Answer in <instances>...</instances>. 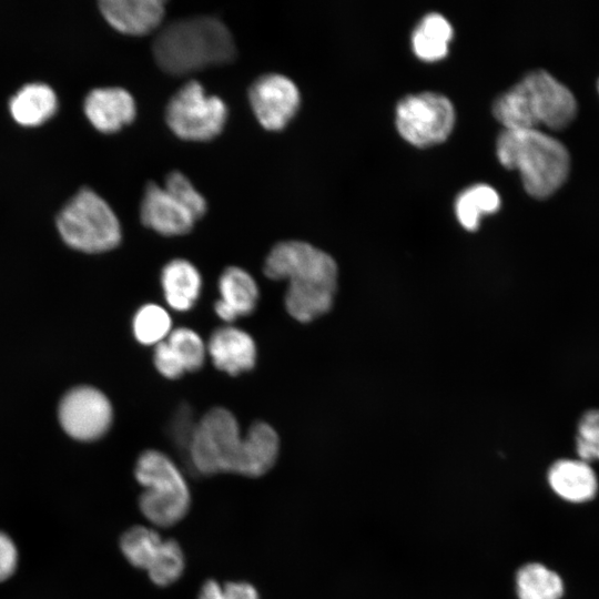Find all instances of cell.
I'll return each mask as SVG.
<instances>
[{
  "label": "cell",
  "mask_w": 599,
  "mask_h": 599,
  "mask_svg": "<svg viewBox=\"0 0 599 599\" xmlns=\"http://www.w3.org/2000/svg\"><path fill=\"white\" fill-rule=\"evenodd\" d=\"M496 153L505 167L519 172L526 192L538 200L554 195L570 173L568 149L539 129H504Z\"/></svg>",
  "instance_id": "cell-5"
},
{
  "label": "cell",
  "mask_w": 599,
  "mask_h": 599,
  "mask_svg": "<svg viewBox=\"0 0 599 599\" xmlns=\"http://www.w3.org/2000/svg\"><path fill=\"white\" fill-rule=\"evenodd\" d=\"M153 362L158 372L165 378L176 379L186 373L182 363L165 339L155 345Z\"/></svg>",
  "instance_id": "cell-29"
},
{
  "label": "cell",
  "mask_w": 599,
  "mask_h": 599,
  "mask_svg": "<svg viewBox=\"0 0 599 599\" xmlns=\"http://www.w3.org/2000/svg\"><path fill=\"white\" fill-rule=\"evenodd\" d=\"M142 223L165 236L189 233L196 220L163 186L146 185L140 206Z\"/></svg>",
  "instance_id": "cell-13"
},
{
  "label": "cell",
  "mask_w": 599,
  "mask_h": 599,
  "mask_svg": "<svg viewBox=\"0 0 599 599\" xmlns=\"http://www.w3.org/2000/svg\"><path fill=\"white\" fill-rule=\"evenodd\" d=\"M152 51L158 65L174 75L231 62L236 53L226 26L206 16L171 22L155 37Z\"/></svg>",
  "instance_id": "cell-3"
},
{
  "label": "cell",
  "mask_w": 599,
  "mask_h": 599,
  "mask_svg": "<svg viewBox=\"0 0 599 599\" xmlns=\"http://www.w3.org/2000/svg\"><path fill=\"white\" fill-rule=\"evenodd\" d=\"M206 352L214 366L231 376L250 372L256 364L257 349L253 337L231 325L219 327L211 334Z\"/></svg>",
  "instance_id": "cell-14"
},
{
  "label": "cell",
  "mask_w": 599,
  "mask_h": 599,
  "mask_svg": "<svg viewBox=\"0 0 599 599\" xmlns=\"http://www.w3.org/2000/svg\"><path fill=\"white\" fill-rule=\"evenodd\" d=\"M57 109L54 91L44 83L23 85L10 100V112L22 125H38Z\"/></svg>",
  "instance_id": "cell-20"
},
{
  "label": "cell",
  "mask_w": 599,
  "mask_h": 599,
  "mask_svg": "<svg viewBox=\"0 0 599 599\" xmlns=\"http://www.w3.org/2000/svg\"><path fill=\"white\" fill-rule=\"evenodd\" d=\"M185 372L199 370L205 361L206 345L201 336L189 327H177L171 331L165 338Z\"/></svg>",
  "instance_id": "cell-25"
},
{
  "label": "cell",
  "mask_w": 599,
  "mask_h": 599,
  "mask_svg": "<svg viewBox=\"0 0 599 599\" xmlns=\"http://www.w3.org/2000/svg\"><path fill=\"white\" fill-rule=\"evenodd\" d=\"M577 457L591 464L599 461V408L586 410L577 423Z\"/></svg>",
  "instance_id": "cell-26"
},
{
  "label": "cell",
  "mask_w": 599,
  "mask_h": 599,
  "mask_svg": "<svg viewBox=\"0 0 599 599\" xmlns=\"http://www.w3.org/2000/svg\"><path fill=\"white\" fill-rule=\"evenodd\" d=\"M264 275L287 280L285 307L301 323H308L327 313L337 287V265L332 256L309 243L284 241L267 254Z\"/></svg>",
  "instance_id": "cell-2"
},
{
  "label": "cell",
  "mask_w": 599,
  "mask_h": 599,
  "mask_svg": "<svg viewBox=\"0 0 599 599\" xmlns=\"http://www.w3.org/2000/svg\"><path fill=\"white\" fill-rule=\"evenodd\" d=\"M455 110L450 100L437 92H420L403 98L396 106L399 134L416 146L443 142L451 132Z\"/></svg>",
  "instance_id": "cell-10"
},
{
  "label": "cell",
  "mask_w": 599,
  "mask_h": 599,
  "mask_svg": "<svg viewBox=\"0 0 599 599\" xmlns=\"http://www.w3.org/2000/svg\"><path fill=\"white\" fill-rule=\"evenodd\" d=\"M132 329L140 344L155 346L171 333L172 319L165 308L154 303H148L134 314Z\"/></svg>",
  "instance_id": "cell-24"
},
{
  "label": "cell",
  "mask_w": 599,
  "mask_h": 599,
  "mask_svg": "<svg viewBox=\"0 0 599 599\" xmlns=\"http://www.w3.org/2000/svg\"><path fill=\"white\" fill-rule=\"evenodd\" d=\"M18 551L11 538L0 531V581L8 579L16 570Z\"/></svg>",
  "instance_id": "cell-30"
},
{
  "label": "cell",
  "mask_w": 599,
  "mask_h": 599,
  "mask_svg": "<svg viewBox=\"0 0 599 599\" xmlns=\"http://www.w3.org/2000/svg\"><path fill=\"white\" fill-rule=\"evenodd\" d=\"M220 298L214 304L216 315L226 323L250 315L258 302L254 277L238 266L226 267L219 278Z\"/></svg>",
  "instance_id": "cell-16"
},
{
  "label": "cell",
  "mask_w": 599,
  "mask_h": 599,
  "mask_svg": "<svg viewBox=\"0 0 599 599\" xmlns=\"http://www.w3.org/2000/svg\"><path fill=\"white\" fill-rule=\"evenodd\" d=\"M597 89H598V92H599V79H598V82H597Z\"/></svg>",
  "instance_id": "cell-31"
},
{
  "label": "cell",
  "mask_w": 599,
  "mask_h": 599,
  "mask_svg": "<svg viewBox=\"0 0 599 599\" xmlns=\"http://www.w3.org/2000/svg\"><path fill=\"white\" fill-rule=\"evenodd\" d=\"M578 104L568 87L546 70H534L501 93L493 104L505 129L564 130L577 116Z\"/></svg>",
  "instance_id": "cell-4"
},
{
  "label": "cell",
  "mask_w": 599,
  "mask_h": 599,
  "mask_svg": "<svg viewBox=\"0 0 599 599\" xmlns=\"http://www.w3.org/2000/svg\"><path fill=\"white\" fill-rule=\"evenodd\" d=\"M248 101L254 115L264 129L280 131L296 114L301 95L295 83L287 77L267 73L251 84Z\"/></svg>",
  "instance_id": "cell-12"
},
{
  "label": "cell",
  "mask_w": 599,
  "mask_h": 599,
  "mask_svg": "<svg viewBox=\"0 0 599 599\" xmlns=\"http://www.w3.org/2000/svg\"><path fill=\"white\" fill-rule=\"evenodd\" d=\"M112 405L108 397L91 386L71 389L59 406V420L72 438L91 441L102 437L111 426Z\"/></svg>",
  "instance_id": "cell-11"
},
{
  "label": "cell",
  "mask_w": 599,
  "mask_h": 599,
  "mask_svg": "<svg viewBox=\"0 0 599 599\" xmlns=\"http://www.w3.org/2000/svg\"><path fill=\"white\" fill-rule=\"evenodd\" d=\"M197 599H260L256 588L246 581L206 580L199 592Z\"/></svg>",
  "instance_id": "cell-28"
},
{
  "label": "cell",
  "mask_w": 599,
  "mask_h": 599,
  "mask_svg": "<svg viewBox=\"0 0 599 599\" xmlns=\"http://www.w3.org/2000/svg\"><path fill=\"white\" fill-rule=\"evenodd\" d=\"M187 449L201 475L222 473L261 477L275 465L280 437L265 422H255L242 435L236 417L224 407L210 409L193 427Z\"/></svg>",
  "instance_id": "cell-1"
},
{
  "label": "cell",
  "mask_w": 599,
  "mask_h": 599,
  "mask_svg": "<svg viewBox=\"0 0 599 599\" xmlns=\"http://www.w3.org/2000/svg\"><path fill=\"white\" fill-rule=\"evenodd\" d=\"M120 548L125 559L144 570L156 586H171L184 572L185 557L180 544L172 538H162L152 527L129 528L120 539Z\"/></svg>",
  "instance_id": "cell-9"
},
{
  "label": "cell",
  "mask_w": 599,
  "mask_h": 599,
  "mask_svg": "<svg viewBox=\"0 0 599 599\" xmlns=\"http://www.w3.org/2000/svg\"><path fill=\"white\" fill-rule=\"evenodd\" d=\"M500 206L498 192L488 184L478 183L465 189L455 201L459 223L467 230H476L483 214L494 213Z\"/></svg>",
  "instance_id": "cell-23"
},
{
  "label": "cell",
  "mask_w": 599,
  "mask_h": 599,
  "mask_svg": "<svg viewBox=\"0 0 599 599\" xmlns=\"http://www.w3.org/2000/svg\"><path fill=\"white\" fill-rule=\"evenodd\" d=\"M197 221L206 212V202L190 180L179 171L171 172L163 186Z\"/></svg>",
  "instance_id": "cell-27"
},
{
  "label": "cell",
  "mask_w": 599,
  "mask_h": 599,
  "mask_svg": "<svg viewBox=\"0 0 599 599\" xmlns=\"http://www.w3.org/2000/svg\"><path fill=\"white\" fill-rule=\"evenodd\" d=\"M227 109L219 97L210 95L196 81L183 84L170 99L165 120L171 131L187 141H207L223 130Z\"/></svg>",
  "instance_id": "cell-8"
},
{
  "label": "cell",
  "mask_w": 599,
  "mask_h": 599,
  "mask_svg": "<svg viewBox=\"0 0 599 599\" xmlns=\"http://www.w3.org/2000/svg\"><path fill=\"white\" fill-rule=\"evenodd\" d=\"M518 599H562L565 583L561 576L541 562H528L516 572Z\"/></svg>",
  "instance_id": "cell-21"
},
{
  "label": "cell",
  "mask_w": 599,
  "mask_h": 599,
  "mask_svg": "<svg viewBox=\"0 0 599 599\" xmlns=\"http://www.w3.org/2000/svg\"><path fill=\"white\" fill-rule=\"evenodd\" d=\"M99 6L113 28L132 35L150 33L164 16V2L161 0H102Z\"/></svg>",
  "instance_id": "cell-18"
},
{
  "label": "cell",
  "mask_w": 599,
  "mask_h": 599,
  "mask_svg": "<svg viewBox=\"0 0 599 599\" xmlns=\"http://www.w3.org/2000/svg\"><path fill=\"white\" fill-rule=\"evenodd\" d=\"M134 476L143 488L139 508L150 524L167 528L186 516L191 507L190 489L183 474L166 454L144 450L136 460Z\"/></svg>",
  "instance_id": "cell-6"
},
{
  "label": "cell",
  "mask_w": 599,
  "mask_h": 599,
  "mask_svg": "<svg viewBox=\"0 0 599 599\" xmlns=\"http://www.w3.org/2000/svg\"><path fill=\"white\" fill-rule=\"evenodd\" d=\"M451 38L453 27L449 21L437 12H430L423 17L413 31V50L422 60L436 61L447 54Z\"/></svg>",
  "instance_id": "cell-22"
},
{
  "label": "cell",
  "mask_w": 599,
  "mask_h": 599,
  "mask_svg": "<svg viewBox=\"0 0 599 599\" xmlns=\"http://www.w3.org/2000/svg\"><path fill=\"white\" fill-rule=\"evenodd\" d=\"M84 112L95 129L111 133L133 121L135 102L125 89L98 88L87 95Z\"/></svg>",
  "instance_id": "cell-17"
},
{
  "label": "cell",
  "mask_w": 599,
  "mask_h": 599,
  "mask_svg": "<svg viewBox=\"0 0 599 599\" xmlns=\"http://www.w3.org/2000/svg\"><path fill=\"white\" fill-rule=\"evenodd\" d=\"M202 276L195 265L174 258L161 272V286L166 304L174 311H190L202 291Z\"/></svg>",
  "instance_id": "cell-19"
},
{
  "label": "cell",
  "mask_w": 599,
  "mask_h": 599,
  "mask_svg": "<svg viewBox=\"0 0 599 599\" xmlns=\"http://www.w3.org/2000/svg\"><path fill=\"white\" fill-rule=\"evenodd\" d=\"M63 241L84 253H102L118 246L121 226L110 205L94 191L75 193L57 216Z\"/></svg>",
  "instance_id": "cell-7"
},
{
  "label": "cell",
  "mask_w": 599,
  "mask_h": 599,
  "mask_svg": "<svg viewBox=\"0 0 599 599\" xmlns=\"http://www.w3.org/2000/svg\"><path fill=\"white\" fill-rule=\"evenodd\" d=\"M547 483L552 493L570 504H586L593 500L599 490V481L591 464L576 458H560L547 471Z\"/></svg>",
  "instance_id": "cell-15"
}]
</instances>
